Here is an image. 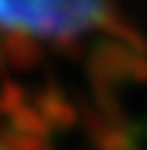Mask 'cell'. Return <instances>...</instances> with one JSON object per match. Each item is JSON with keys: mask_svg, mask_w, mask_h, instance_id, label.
<instances>
[{"mask_svg": "<svg viewBox=\"0 0 147 150\" xmlns=\"http://www.w3.org/2000/svg\"><path fill=\"white\" fill-rule=\"evenodd\" d=\"M115 26V0H0V52L43 55L87 46Z\"/></svg>", "mask_w": 147, "mask_h": 150, "instance_id": "obj_1", "label": "cell"}, {"mask_svg": "<svg viewBox=\"0 0 147 150\" xmlns=\"http://www.w3.org/2000/svg\"><path fill=\"white\" fill-rule=\"evenodd\" d=\"M0 150H26L23 142H18L15 136H9L6 130H0Z\"/></svg>", "mask_w": 147, "mask_h": 150, "instance_id": "obj_2", "label": "cell"}]
</instances>
